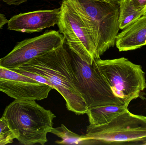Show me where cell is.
Masks as SVG:
<instances>
[{"instance_id": "obj_15", "label": "cell", "mask_w": 146, "mask_h": 145, "mask_svg": "<svg viewBox=\"0 0 146 145\" xmlns=\"http://www.w3.org/2000/svg\"><path fill=\"white\" fill-rule=\"evenodd\" d=\"M16 137L12 131L0 135V145L11 144L13 142Z\"/></svg>"}, {"instance_id": "obj_13", "label": "cell", "mask_w": 146, "mask_h": 145, "mask_svg": "<svg viewBox=\"0 0 146 145\" xmlns=\"http://www.w3.org/2000/svg\"><path fill=\"white\" fill-rule=\"evenodd\" d=\"M119 4V27L123 30L144 15L145 13L139 11L130 0H118Z\"/></svg>"}, {"instance_id": "obj_16", "label": "cell", "mask_w": 146, "mask_h": 145, "mask_svg": "<svg viewBox=\"0 0 146 145\" xmlns=\"http://www.w3.org/2000/svg\"><path fill=\"white\" fill-rule=\"evenodd\" d=\"M11 131L8 123L4 117L0 118V135Z\"/></svg>"}, {"instance_id": "obj_9", "label": "cell", "mask_w": 146, "mask_h": 145, "mask_svg": "<svg viewBox=\"0 0 146 145\" xmlns=\"http://www.w3.org/2000/svg\"><path fill=\"white\" fill-rule=\"evenodd\" d=\"M54 89L47 84L0 65V91L15 100H41Z\"/></svg>"}, {"instance_id": "obj_4", "label": "cell", "mask_w": 146, "mask_h": 145, "mask_svg": "<svg viewBox=\"0 0 146 145\" xmlns=\"http://www.w3.org/2000/svg\"><path fill=\"white\" fill-rule=\"evenodd\" d=\"M93 64L105 79L121 106H128L146 88L145 72L140 65L121 58L103 60L95 59Z\"/></svg>"}, {"instance_id": "obj_14", "label": "cell", "mask_w": 146, "mask_h": 145, "mask_svg": "<svg viewBox=\"0 0 146 145\" xmlns=\"http://www.w3.org/2000/svg\"><path fill=\"white\" fill-rule=\"evenodd\" d=\"M50 133L56 135L61 139L56 141V144H58L85 145V142L81 135L72 132L63 124H62L61 126L53 128Z\"/></svg>"}, {"instance_id": "obj_6", "label": "cell", "mask_w": 146, "mask_h": 145, "mask_svg": "<svg viewBox=\"0 0 146 145\" xmlns=\"http://www.w3.org/2000/svg\"><path fill=\"white\" fill-rule=\"evenodd\" d=\"M68 48L71 57L74 84L88 109L106 105L121 106L94 65L88 64Z\"/></svg>"}, {"instance_id": "obj_3", "label": "cell", "mask_w": 146, "mask_h": 145, "mask_svg": "<svg viewBox=\"0 0 146 145\" xmlns=\"http://www.w3.org/2000/svg\"><path fill=\"white\" fill-rule=\"evenodd\" d=\"M91 30L96 43V59L115 45L120 28L118 0H67Z\"/></svg>"}, {"instance_id": "obj_5", "label": "cell", "mask_w": 146, "mask_h": 145, "mask_svg": "<svg viewBox=\"0 0 146 145\" xmlns=\"http://www.w3.org/2000/svg\"><path fill=\"white\" fill-rule=\"evenodd\" d=\"M81 137L86 145H146V116L127 109L105 124H89Z\"/></svg>"}, {"instance_id": "obj_7", "label": "cell", "mask_w": 146, "mask_h": 145, "mask_svg": "<svg viewBox=\"0 0 146 145\" xmlns=\"http://www.w3.org/2000/svg\"><path fill=\"white\" fill-rule=\"evenodd\" d=\"M57 24L65 43L82 60L92 65L96 59V43L91 30L67 0H63Z\"/></svg>"}, {"instance_id": "obj_10", "label": "cell", "mask_w": 146, "mask_h": 145, "mask_svg": "<svg viewBox=\"0 0 146 145\" xmlns=\"http://www.w3.org/2000/svg\"><path fill=\"white\" fill-rule=\"evenodd\" d=\"M60 12V8L19 14L8 20L7 29L25 33L39 32L57 24Z\"/></svg>"}, {"instance_id": "obj_19", "label": "cell", "mask_w": 146, "mask_h": 145, "mask_svg": "<svg viewBox=\"0 0 146 145\" xmlns=\"http://www.w3.org/2000/svg\"><path fill=\"white\" fill-rule=\"evenodd\" d=\"M8 20L7 19L5 15L0 13V29H2L3 26L7 24Z\"/></svg>"}, {"instance_id": "obj_8", "label": "cell", "mask_w": 146, "mask_h": 145, "mask_svg": "<svg viewBox=\"0 0 146 145\" xmlns=\"http://www.w3.org/2000/svg\"><path fill=\"white\" fill-rule=\"evenodd\" d=\"M65 41L59 31H47L18 43L9 53L0 59V65L9 69L18 68L33 58L59 47Z\"/></svg>"}, {"instance_id": "obj_2", "label": "cell", "mask_w": 146, "mask_h": 145, "mask_svg": "<svg viewBox=\"0 0 146 145\" xmlns=\"http://www.w3.org/2000/svg\"><path fill=\"white\" fill-rule=\"evenodd\" d=\"M2 117L16 139L25 145L45 144L56 117L51 111L31 100H15L6 107Z\"/></svg>"}, {"instance_id": "obj_11", "label": "cell", "mask_w": 146, "mask_h": 145, "mask_svg": "<svg viewBox=\"0 0 146 145\" xmlns=\"http://www.w3.org/2000/svg\"><path fill=\"white\" fill-rule=\"evenodd\" d=\"M115 45L120 52L135 50L146 45V15L141 16L118 34Z\"/></svg>"}, {"instance_id": "obj_17", "label": "cell", "mask_w": 146, "mask_h": 145, "mask_svg": "<svg viewBox=\"0 0 146 145\" xmlns=\"http://www.w3.org/2000/svg\"><path fill=\"white\" fill-rule=\"evenodd\" d=\"M130 1L138 10L141 12H144V13L145 12L146 7V0H130Z\"/></svg>"}, {"instance_id": "obj_18", "label": "cell", "mask_w": 146, "mask_h": 145, "mask_svg": "<svg viewBox=\"0 0 146 145\" xmlns=\"http://www.w3.org/2000/svg\"><path fill=\"white\" fill-rule=\"evenodd\" d=\"M3 2L9 5L18 6L26 2L28 0H2Z\"/></svg>"}, {"instance_id": "obj_21", "label": "cell", "mask_w": 146, "mask_h": 145, "mask_svg": "<svg viewBox=\"0 0 146 145\" xmlns=\"http://www.w3.org/2000/svg\"><path fill=\"white\" fill-rule=\"evenodd\" d=\"M107 1H112V0H107Z\"/></svg>"}, {"instance_id": "obj_20", "label": "cell", "mask_w": 146, "mask_h": 145, "mask_svg": "<svg viewBox=\"0 0 146 145\" xmlns=\"http://www.w3.org/2000/svg\"><path fill=\"white\" fill-rule=\"evenodd\" d=\"M144 15H146V7L145 10V14H144Z\"/></svg>"}, {"instance_id": "obj_1", "label": "cell", "mask_w": 146, "mask_h": 145, "mask_svg": "<svg viewBox=\"0 0 146 145\" xmlns=\"http://www.w3.org/2000/svg\"><path fill=\"white\" fill-rule=\"evenodd\" d=\"M17 68L47 79L64 98L68 110L77 115L86 113L87 106L74 84L71 57L65 42Z\"/></svg>"}, {"instance_id": "obj_12", "label": "cell", "mask_w": 146, "mask_h": 145, "mask_svg": "<svg viewBox=\"0 0 146 145\" xmlns=\"http://www.w3.org/2000/svg\"><path fill=\"white\" fill-rule=\"evenodd\" d=\"M127 109V106H103L89 108L86 114L90 125L99 126L109 122Z\"/></svg>"}]
</instances>
